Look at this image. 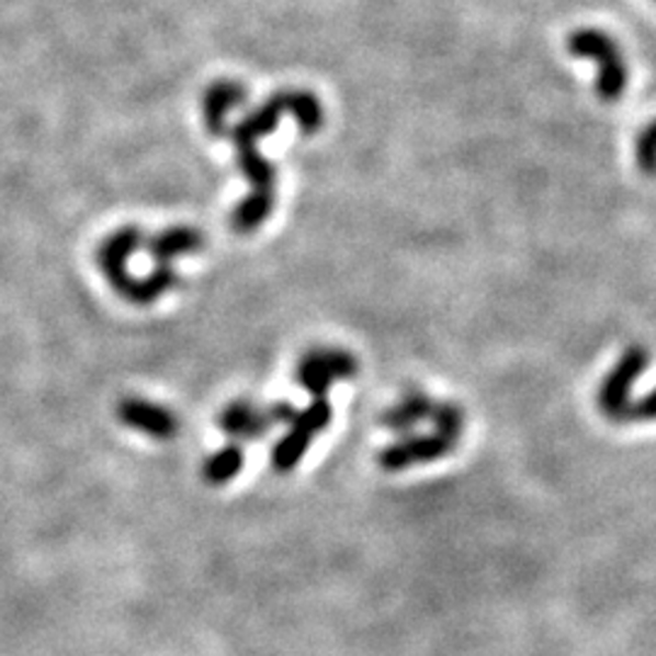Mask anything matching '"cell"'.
Segmentation results:
<instances>
[{"label": "cell", "instance_id": "cell-1", "mask_svg": "<svg viewBox=\"0 0 656 656\" xmlns=\"http://www.w3.org/2000/svg\"><path fill=\"white\" fill-rule=\"evenodd\" d=\"M290 115L297 120L302 134H314L324 124V108L309 90H280L258 110L248 112L236 124H226L222 137L236 146V161L251 183V195L231 214V229L236 234H251L263 224L275 207V168L258 151V144L273 132L280 120Z\"/></svg>", "mask_w": 656, "mask_h": 656}, {"label": "cell", "instance_id": "cell-2", "mask_svg": "<svg viewBox=\"0 0 656 656\" xmlns=\"http://www.w3.org/2000/svg\"><path fill=\"white\" fill-rule=\"evenodd\" d=\"M572 56L596 64V93L606 103H615L630 86V66L622 56L618 42L603 30L584 27L576 30L567 39Z\"/></svg>", "mask_w": 656, "mask_h": 656}, {"label": "cell", "instance_id": "cell-3", "mask_svg": "<svg viewBox=\"0 0 656 656\" xmlns=\"http://www.w3.org/2000/svg\"><path fill=\"white\" fill-rule=\"evenodd\" d=\"M202 244H205V236L192 229V226H171V229L156 234L154 239L146 241L156 263L154 273L142 278V304H151L171 290L178 282L173 258L197 253L202 251Z\"/></svg>", "mask_w": 656, "mask_h": 656}, {"label": "cell", "instance_id": "cell-4", "mask_svg": "<svg viewBox=\"0 0 656 656\" xmlns=\"http://www.w3.org/2000/svg\"><path fill=\"white\" fill-rule=\"evenodd\" d=\"M331 404L326 401V397H314L307 409L297 411V416H294L290 423V433L280 440L273 448V455H270L273 470L280 474H287L297 467L302 457L307 455L312 438L319 436L324 428L331 423Z\"/></svg>", "mask_w": 656, "mask_h": 656}, {"label": "cell", "instance_id": "cell-5", "mask_svg": "<svg viewBox=\"0 0 656 656\" xmlns=\"http://www.w3.org/2000/svg\"><path fill=\"white\" fill-rule=\"evenodd\" d=\"M647 363H649L647 350L640 346H632L622 353L613 370L603 377L601 389H598V409H601V414L610 418V421H618V423L625 421L627 409L632 404L630 401L632 387H635V382L642 372L647 370Z\"/></svg>", "mask_w": 656, "mask_h": 656}, {"label": "cell", "instance_id": "cell-6", "mask_svg": "<svg viewBox=\"0 0 656 656\" xmlns=\"http://www.w3.org/2000/svg\"><path fill=\"white\" fill-rule=\"evenodd\" d=\"M144 241H146V236L139 226H124V229L110 234L98 248L100 270H103L110 285L115 287V292L122 294V297L129 302L137 299L139 278L129 275L127 263H129V258L139 251Z\"/></svg>", "mask_w": 656, "mask_h": 656}, {"label": "cell", "instance_id": "cell-7", "mask_svg": "<svg viewBox=\"0 0 656 656\" xmlns=\"http://www.w3.org/2000/svg\"><path fill=\"white\" fill-rule=\"evenodd\" d=\"M355 372H358V363L353 360V355L346 353V350L319 348L302 358V363L297 367V377L302 382V387L307 389L312 397H326V392L333 382L353 377Z\"/></svg>", "mask_w": 656, "mask_h": 656}, {"label": "cell", "instance_id": "cell-8", "mask_svg": "<svg viewBox=\"0 0 656 656\" xmlns=\"http://www.w3.org/2000/svg\"><path fill=\"white\" fill-rule=\"evenodd\" d=\"M455 445L457 440L445 438L440 433L406 438L401 443H394L387 450L380 452V465L387 472H401L414 465H426V462H436L440 457H445L448 452L455 450Z\"/></svg>", "mask_w": 656, "mask_h": 656}, {"label": "cell", "instance_id": "cell-9", "mask_svg": "<svg viewBox=\"0 0 656 656\" xmlns=\"http://www.w3.org/2000/svg\"><path fill=\"white\" fill-rule=\"evenodd\" d=\"M117 418L127 428H134V431H139L149 438L168 440L178 433L176 414L161 404H154L146 399H137V397L122 399L117 404Z\"/></svg>", "mask_w": 656, "mask_h": 656}, {"label": "cell", "instance_id": "cell-10", "mask_svg": "<svg viewBox=\"0 0 656 656\" xmlns=\"http://www.w3.org/2000/svg\"><path fill=\"white\" fill-rule=\"evenodd\" d=\"M273 426H275L273 411L260 409V406L251 401H234L226 406L219 416L222 431L231 440H239V443L263 438Z\"/></svg>", "mask_w": 656, "mask_h": 656}, {"label": "cell", "instance_id": "cell-11", "mask_svg": "<svg viewBox=\"0 0 656 656\" xmlns=\"http://www.w3.org/2000/svg\"><path fill=\"white\" fill-rule=\"evenodd\" d=\"M246 100V88L234 83V81H219L214 83L205 93V124L210 134L214 137H222L226 124H229V110L244 105Z\"/></svg>", "mask_w": 656, "mask_h": 656}, {"label": "cell", "instance_id": "cell-12", "mask_svg": "<svg viewBox=\"0 0 656 656\" xmlns=\"http://www.w3.org/2000/svg\"><path fill=\"white\" fill-rule=\"evenodd\" d=\"M433 406H436V401L428 399L426 394L411 392V394H406V397L397 406H394V409H389L382 416V423L387 426L389 431L409 433L414 426L426 421V418H431Z\"/></svg>", "mask_w": 656, "mask_h": 656}, {"label": "cell", "instance_id": "cell-13", "mask_svg": "<svg viewBox=\"0 0 656 656\" xmlns=\"http://www.w3.org/2000/svg\"><path fill=\"white\" fill-rule=\"evenodd\" d=\"M241 470H244V450L239 445H226L207 457L205 465H202V477H205V482L212 486H222L226 482H231Z\"/></svg>", "mask_w": 656, "mask_h": 656}, {"label": "cell", "instance_id": "cell-14", "mask_svg": "<svg viewBox=\"0 0 656 656\" xmlns=\"http://www.w3.org/2000/svg\"><path fill=\"white\" fill-rule=\"evenodd\" d=\"M637 166L644 176L656 178V120L637 137Z\"/></svg>", "mask_w": 656, "mask_h": 656}, {"label": "cell", "instance_id": "cell-15", "mask_svg": "<svg viewBox=\"0 0 656 656\" xmlns=\"http://www.w3.org/2000/svg\"><path fill=\"white\" fill-rule=\"evenodd\" d=\"M625 421H656V389H652L647 397L630 404Z\"/></svg>", "mask_w": 656, "mask_h": 656}]
</instances>
